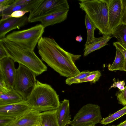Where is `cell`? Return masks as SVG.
I'll list each match as a JSON object with an SVG mask.
<instances>
[{
	"label": "cell",
	"instance_id": "obj_5",
	"mask_svg": "<svg viewBox=\"0 0 126 126\" xmlns=\"http://www.w3.org/2000/svg\"><path fill=\"white\" fill-rule=\"evenodd\" d=\"M45 28L41 24L29 29L14 31L5 38L21 48L34 51L38 42L44 32Z\"/></svg>",
	"mask_w": 126,
	"mask_h": 126
},
{
	"label": "cell",
	"instance_id": "obj_10",
	"mask_svg": "<svg viewBox=\"0 0 126 126\" xmlns=\"http://www.w3.org/2000/svg\"><path fill=\"white\" fill-rule=\"evenodd\" d=\"M32 109L26 101L0 106V116H8L15 119L23 115Z\"/></svg>",
	"mask_w": 126,
	"mask_h": 126
},
{
	"label": "cell",
	"instance_id": "obj_25",
	"mask_svg": "<svg viewBox=\"0 0 126 126\" xmlns=\"http://www.w3.org/2000/svg\"><path fill=\"white\" fill-rule=\"evenodd\" d=\"M92 72L93 71H90L88 70L82 71L75 77L67 78L65 80V83L68 85H70L74 84L76 81L85 78Z\"/></svg>",
	"mask_w": 126,
	"mask_h": 126
},
{
	"label": "cell",
	"instance_id": "obj_27",
	"mask_svg": "<svg viewBox=\"0 0 126 126\" xmlns=\"http://www.w3.org/2000/svg\"><path fill=\"white\" fill-rule=\"evenodd\" d=\"M116 96L119 103L126 106V86L123 91L117 94Z\"/></svg>",
	"mask_w": 126,
	"mask_h": 126
},
{
	"label": "cell",
	"instance_id": "obj_22",
	"mask_svg": "<svg viewBox=\"0 0 126 126\" xmlns=\"http://www.w3.org/2000/svg\"><path fill=\"white\" fill-rule=\"evenodd\" d=\"M85 23L87 32V40L84 45L86 47L91 44L94 40V31L96 28L95 26L88 16L86 14Z\"/></svg>",
	"mask_w": 126,
	"mask_h": 126
},
{
	"label": "cell",
	"instance_id": "obj_41",
	"mask_svg": "<svg viewBox=\"0 0 126 126\" xmlns=\"http://www.w3.org/2000/svg\"></svg>",
	"mask_w": 126,
	"mask_h": 126
},
{
	"label": "cell",
	"instance_id": "obj_4",
	"mask_svg": "<svg viewBox=\"0 0 126 126\" xmlns=\"http://www.w3.org/2000/svg\"><path fill=\"white\" fill-rule=\"evenodd\" d=\"M2 41L8 57L15 62L29 68L38 76L46 71L47 67L34 51L25 49L5 38Z\"/></svg>",
	"mask_w": 126,
	"mask_h": 126
},
{
	"label": "cell",
	"instance_id": "obj_20",
	"mask_svg": "<svg viewBox=\"0 0 126 126\" xmlns=\"http://www.w3.org/2000/svg\"><path fill=\"white\" fill-rule=\"evenodd\" d=\"M40 0H31L29 2L15 6L10 9L4 11L0 13V16L2 15H9L13 12L18 10L29 11V12L38 3Z\"/></svg>",
	"mask_w": 126,
	"mask_h": 126
},
{
	"label": "cell",
	"instance_id": "obj_11",
	"mask_svg": "<svg viewBox=\"0 0 126 126\" xmlns=\"http://www.w3.org/2000/svg\"><path fill=\"white\" fill-rule=\"evenodd\" d=\"M29 22L28 17L25 15L19 18L9 17L0 20V39L4 38L6 34L12 30L19 29Z\"/></svg>",
	"mask_w": 126,
	"mask_h": 126
},
{
	"label": "cell",
	"instance_id": "obj_1",
	"mask_svg": "<svg viewBox=\"0 0 126 126\" xmlns=\"http://www.w3.org/2000/svg\"><path fill=\"white\" fill-rule=\"evenodd\" d=\"M37 47L42 60L60 75L69 78L80 73L75 63L81 55L65 50L53 38L42 37Z\"/></svg>",
	"mask_w": 126,
	"mask_h": 126
},
{
	"label": "cell",
	"instance_id": "obj_19",
	"mask_svg": "<svg viewBox=\"0 0 126 126\" xmlns=\"http://www.w3.org/2000/svg\"><path fill=\"white\" fill-rule=\"evenodd\" d=\"M111 35L116 38L117 42L126 49V25L121 23L111 31Z\"/></svg>",
	"mask_w": 126,
	"mask_h": 126
},
{
	"label": "cell",
	"instance_id": "obj_24",
	"mask_svg": "<svg viewBox=\"0 0 126 126\" xmlns=\"http://www.w3.org/2000/svg\"><path fill=\"white\" fill-rule=\"evenodd\" d=\"M101 74L99 70L93 71V72L85 78L76 81L74 84H78L82 82H89L92 84L95 83L98 81L101 76Z\"/></svg>",
	"mask_w": 126,
	"mask_h": 126
},
{
	"label": "cell",
	"instance_id": "obj_30",
	"mask_svg": "<svg viewBox=\"0 0 126 126\" xmlns=\"http://www.w3.org/2000/svg\"><path fill=\"white\" fill-rule=\"evenodd\" d=\"M113 44L116 48H118L120 50L124 56L125 60L124 71L126 72V49L118 42L113 43Z\"/></svg>",
	"mask_w": 126,
	"mask_h": 126
},
{
	"label": "cell",
	"instance_id": "obj_3",
	"mask_svg": "<svg viewBox=\"0 0 126 126\" xmlns=\"http://www.w3.org/2000/svg\"><path fill=\"white\" fill-rule=\"evenodd\" d=\"M79 8L84 11L103 35H111L109 21L108 0H79Z\"/></svg>",
	"mask_w": 126,
	"mask_h": 126
},
{
	"label": "cell",
	"instance_id": "obj_7",
	"mask_svg": "<svg viewBox=\"0 0 126 126\" xmlns=\"http://www.w3.org/2000/svg\"><path fill=\"white\" fill-rule=\"evenodd\" d=\"M69 6L67 0H40L29 12V22L40 21L50 14L60 10H68Z\"/></svg>",
	"mask_w": 126,
	"mask_h": 126
},
{
	"label": "cell",
	"instance_id": "obj_23",
	"mask_svg": "<svg viewBox=\"0 0 126 126\" xmlns=\"http://www.w3.org/2000/svg\"><path fill=\"white\" fill-rule=\"evenodd\" d=\"M126 114V106L108 117L102 119L100 122L105 125L113 122Z\"/></svg>",
	"mask_w": 126,
	"mask_h": 126
},
{
	"label": "cell",
	"instance_id": "obj_34",
	"mask_svg": "<svg viewBox=\"0 0 126 126\" xmlns=\"http://www.w3.org/2000/svg\"><path fill=\"white\" fill-rule=\"evenodd\" d=\"M8 57L3 43L1 40H0V60Z\"/></svg>",
	"mask_w": 126,
	"mask_h": 126
},
{
	"label": "cell",
	"instance_id": "obj_6",
	"mask_svg": "<svg viewBox=\"0 0 126 126\" xmlns=\"http://www.w3.org/2000/svg\"><path fill=\"white\" fill-rule=\"evenodd\" d=\"M35 73L25 66L19 64L16 69L13 88L26 101L35 85L36 80Z\"/></svg>",
	"mask_w": 126,
	"mask_h": 126
},
{
	"label": "cell",
	"instance_id": "obj_28",
	"mask_svg": "<svg viewBox=\"0 0 126 126\" xmlns=\"http://www.w3.org/2000/svg\"><path fill=\"white\" fill-rule=\"evenodd\" d=\"M15 119L8 116H0V126H8Z\"/></svg>",
	"mask_w": 126,
	"mask_h": 126
},
{
	"label": "cell",
	"instance_id": "obj_38",
	"mask_svg": "<svg viewBox=\"0 0 126 126\" xmlns=\"http://www.w3.org/2000/svg\"><path fill=\"white\" fill-rule=\"evenodd\" d=\"M37 126H43L41 123Z\"/></svg>",
	"mask_w": 126,
	"mask_h": 126
},
{
	"label": "cell",
	"instance_id": "obj_9",
	"mask_svg": "<svg viewBox=\"0 0 126 126\" xmlns=\"http://www.w3.org/2000/svg\"><path fill=\"white\" fill-rule=\"evenodd\" d=\"M15 62L9 57L0 60V74L2 76L7 86L10 89L13 88L16 75Z\"/></svg>",
	"mask_w": 126,
	"mask_h": 126
},
{
	"label": "cell",
	"instance_id": "obj_8",
	"mask_svg": "<svg viewBox=\"0 0 126 126\" xmlns=\"http://www.w3.org/2000/svg\"><path fill=\"white\" fill-rule=\"evenodd\" d=\"M102 119L100 107L97 104L89 103L82 106L68 124L71 126H95Z\"/></svg>",
	"mask_w": 126,
	"mask_h": 126
},
{
	"label": "cell",
	"instance_id": "obj_13",
	"mask_svg": "<svg viewBox=\"0 0 126 126\" xmlns=\"http://www.w3.org/2000/svg\"><path fill=\"white\" fill-rule=\"evenodd\" d=\"M40 113L32 109L16 119L8 126H37L41 123Z\"/></svg>",
	"mask_w": 126,
	"mask_h": 126
},
{
	"label": "cell",
	"instance_id": "obj_37",
	"mask_svg": "<svg viewBox=\"0 0 126 126\" xmlns=\"http://www.w3.org/2000/svg\"><path fill=\"white\" fill-rule=\"evenodd\" d=\"M117 126H126V120L123 122H121Z\"/></svg>",
	"mask_w": 126,
	"mask_h": 126
},
{
	"label": "cell",
	"instance_id": "obj_39",
	"mask_svg": "<svg viewBox=\"0 0 126 126\" xmlns=\"http://www.w3.org/2000/svg\"><path fill=\"white\" fill-rule=\"evenodd\" d=\"M118 126V125H117V126L112 125V126Z\"/></svg>",
	"mask_w": 126,
	"mask_h": 126
},
{
	"label": "cell",
	"instance_id": "obj_29",
	"mask_svg": "<svg viewBox=\"0 0 126 126\" xmlns=\"http://www.w3.org/2000/svg\"><path fill=\"white\" fill-rule=\"evenodd\" d=\"M11 89L8 88L2 75L0 74V94L7 93Z\"/></svg>",
	"mask_w": 126,
	"mask_h": 126
},
{
	"label": "cell",
	"instance_id": "obj_40",
	"mask_svg": "<svg viewBox=\"0 0 126 126\" xmlns=\"http://www.w3.org/2000/svg\"></svg>",
	"mask_w": 126,
	"mask_h": 126
},
{
	"label": "cell",
	"instance_id": "obj_36",
	"mask_svg": "<svg viewBox=\"0 0 126 126\" xmlns=\"http://www.w3.org/2000/svg\"><path fill=\"white\" fill-rule=\"evenodd\" d=\"M75 39L77 41L81 42L83 40V38L80 35L76 37Z\"/></svg>",
	"mask_w": 126,
	"mask_h": 126
},
{
	"label": "cell",
	"instance_id": "obj_32",
	"mask_svg": "<svg viewBox=\"0 0 126 126\" xmlns=\"http://www.w3.org/2000/svg\"><path fill=\"white\" fill-rule=\"evenodd\" d=\"M125 84V83L124 80L119 81L118 80L117 82H114L113 84L110 86L109 89L111 88H117L121 92L124 89Z\"/></svg>",
	"mask_w": 126,
	"mask_h": 126
},
{
	"label": "cell",
	"instance_id": "obj_16",
	"mask_svg": "<svg viewBox=\"0 0 126 126\" xmlns=\"http://www.w3.org/2000/svg\"><path fill=\"white\" fill-rule=\"evenodd\" d=\"M24 101L21 96L14 88L7 93L0 94V106L17 103Z\"/></svg>",
	"mask_w": 126,
	"mask_h": 126
},
{
	"label": "cell",
	"instance_id": "obj_21",
	"mask_svg": "<svg viewBox=\"0 0 126 126\" xmlns=\"http://www.w3.org/2000/svg\"><path fill=\"white\" fill-rule=\"evenodd\" d=\"M116 48L115 59L112 64L108 65V69L111 71L117 70L124 71L125 63L124 57L120 50L118 48Z\"/></svg>",
	"mask_w": 126,
	"mask_h": 126
},
{
	"label": "cell",
	"instance_id": "obj_31",
	"mask_svg": "<svg viewBox=\"0 0 126 126\" xmlns=\"http://www.w3.org/2000/svg\"><path fill=\"white\" fill-rule=\"evenodd\" d=\"M122 8L121 23L126 25V0H122Z\"/></svg>",
	"mask_w": 126,
	"mask_h": 126
},
{
	"label": "cell",
	"instance_id": "obj_33",
	"mask_svg": "<svg viewBox=\"0 0 126 126\" xmlns=\"http://www.w3.org/2000/svg\"><path fill=\"white\" fill-rule=\"evenodd\" d=\"M31 0H16L5 10H8L13 7L21 4L26 3L30 1Z\"/></svg>",
	"mask_w": 126,
	"mask_h": 126
},
{
	"label": "cell",
	"instance_id": "obj_26",
	"mask_svg": "<svg viewBox=\"0 0 126 126\" xmlns=\"http://www.w3.org/2000/svg\"><path fill=\"white\" fill-rule=\"evenodd\" d=\"M29 12V11L23 10L15 11L13 12L10 15H2L1 16V18L0 20H4L10 17L16 18H20L23 16L25 15H24L26 13Z\"/></svg>",
	"mask_w": 126,
	"mask_h": 126
},
{
	"label": "cell",
	"instance_id": "obj_12",
	"mask_svg": "<svg viewBox=\"0 0 126 126\" xmlns=\"http://www.w3.org/2000/svg\"><path fill=\"white\" fill-rule=\"evenodd\" d=\"M108 17L111 31L121 23L122 8V0H108Z\"/></svg>",
	"mask_w": 126,
	"mask_h": 126
},
{
	"label": "cell",
	"instance_id": "obj_35",
	"mask_svg": "<svg viewBox=\"0 0 126 126\" xmlns=\"http://www.w3.org/2000/svg\"><path fill=\"white\" fill-rule=\"evenodd\" d=\"M15 0H0V5L9 6L15 1Z\"/></svg>",
	"mask_w": 126,
	"mask_h": 126
},
{
	"label": "cell",
	"instance_id": "obj_17",
	"mask_svg": "<svg viewBox=\"0 0 126 126\" xmlns=\"http://www.w3.org/2000/svg\"><path fill=\"white\" fill-rule=\"evenodd\" d=\"M111 35H104L99 37H95L91 44L85 47L84 50V56H86L95 50L108 45V42L112 37Z\"/></svg>",
	"mask_w": 126,
	"mask_h": 126
},
{
	"label": "cell",
	"instance_id": "obj_14",
	"mask_svg": "<svg viewBox=\"0 0 126 126\" xmlns=\"http://www.w3.org/2000/svg\"><path fill=\"white\" fill-rule=\"evenodd\" d=\"M69 11L68 10H58L45 16L40 21L45 28L49 26L60 23L66 19Z\"/></svg>",
	"mask_w": 126,
	"mask_h": 126
},
{
	"label": "cell",
	"instance_id": "obj_18",
	"mask_svg": "<svg viewBox=\"0 0 126 126\" xmlns=\"http://www.w3.org/2000/svg\"><path fill=\"white\" fill-rule=\"evenodd\" d=\"M57 109L40 113L41 123L43 126H59L56 117Z\"/></svg>",
	"mask_w": 126,
	"mask_h": 126
},
{
	"label": "cell",
	"instance_id": "obj_15",
	"mask_svg": "<svg viewBox=\"0 0 126 126\" xmlns=\"http://www.w3.org/2000/svg\"><path fill=\"white\" fill-rule=\"evenodd\" d=\"M69 100L64 99L57 109L56 117L59 126H66L71 121Z\"/></svg>",
	"mask_w": 126,
	"mask_h": 126
},
{
	"label": "cell",
	"instance_id": "obj_2",
	"mask_svg": "<svg viewBox=\"0 0 126 126\" xmlns=\"http://www.w3.org/2000/svg\"><path fill=\"white\" fill-rule=\"evenodd\" d=\"M26 101L32 109L40 113L56 110L60 103L58 95L52 87L38 80Z\"/></svg>",
	"mask_w": 126,
	"mask_h": 126
}]
</instances>
